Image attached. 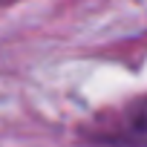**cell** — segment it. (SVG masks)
<instances>
[{"label":"cell","mask_w":147,"mask_h":147,"mask_svg":"<svg viewBox=\"0 0 147 147\" xmlns=\"http://www.w3.org/2000/svg\"><path fill=\"white\" fill-rule=\"evenodd\" d=\"M81 136L95 147H147V95L115 113L98 115L81 130Z\"/></svg>","instance_id":"6da1fadb"},{"label":"cell","mask_w":147,"mask_h":147,"mask_svg":"<svg viewBox=\"0 0 147 147\" xmlns=\"http://www.w3.org/2000/svg\"><path fill=\"white\" fill-rule=\"evenodd\" d=\"M0 3H9V0H0Z\"/></svg>","instance_id":"7a4b0ae2"}]
</instances>
